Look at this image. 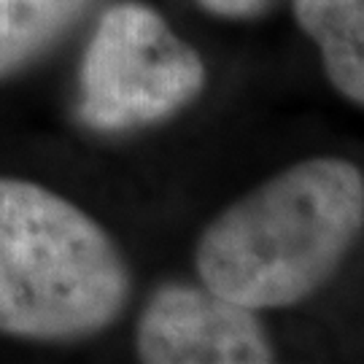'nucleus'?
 I'll return each mask as SVG.
<instances>
[{
  "mask_svg": "<svg viewBox=\"0 0 364 364\" xmlns=\"http://www.w3.org/2000/svg\"><path fill=\"white\" fill-rule=\"evenodd\" d=\"M362 227V170L316 156L221 210L197 240L195 267L205 287L243 308H289L335 275Z\"/></svg>",
  "mask_w": 364,
  "mask_h": 364,
  "instance_id": "1",
  "label": "nucleus"
},
{
  "mask_svg": "<svg viewBox=\"0 0 364 364\" xmlns=\"http://www.w3.org/2000/svg\"><path fill=\"white\" fill-rule=\"evenodd\" d=\"M130 267L100 221L30 178L0 176V335L78 343L119 321Z\"/></svg>",
  "mask_w": 364,
  "mask_h": 364,
  "instance_id": "2",
  "label": "nucleus"
},
{
  "mask_svg": "<svg viewBox=\"0 0 364 364\" xmlns=\"http://www.w3.org/2000/svg\"><path fill=\"white\" fill-rule=\"evenodd\" d=\"M195 46L141 0L108 6L84 46L76 117L95 132H127L178 114L205 90Z\"/></svg>",
  "mask_w": 364,
  "mask_h": 364,
  "instance_id": "3",
  "label": "nucleus"
},
{
  "mask_svg": "<svg viewBox=\"0 0 364 364\" xmlns=\"http://www.w3.org/2000/svg\"><path fill=\"white\" fill-rule=\"evenodd\" d=\"M138 359L149 364H264L273 346L257 311L205 284H162L149 297L135 332Z\"/></svg>",
  "mask_w": 364,
  "mask_h": 364,
  "instance_id": "4",
  "label": "nucleus"
},
{
  "mask_svg": "<svg viewBox=\"0 0 364 364\" xmlns=\"http://www.w3.org/2000/svg\"><path fill=\"white\" fill-rule=\"evenodd\" d=\"M305 36L321 52L326 78L364 105V0H291Z\"/></svg>",
  "mask_w": 364,
  "mask_h": 364,
  "instance_id": "5",
  "label": "nucleus"
},
{
  "mask_svg": "<svg viewBox=\"0 0 364 364\" xmlns=\"http://www.w3.org/2000/svg\"><path fill=\"white\" fill-rule=\"evenodd\" d=\"M95 0H0V81L38 63Z\"/></svg>",
  "mask_w": 364,
  "mask_h": 364,
  "instance_id": "6",
  "label": "nucleus"
},
{
  "mask_svg": "<svg viewBox=\"0 0 364 364\" xmlns=\"http://www.w3.org/2000/svg\"><path fill=\"white\" fill-rule=\"evenodd\" d=\"M205 11L216 14V16H227V19H243V16H254L264 9L267 0H197Z\"/></svg>",
  "mask_w": 364,
  "mask_h": 364,
  "instance_id": "7",
  "label": "nucleus"
}]
</instances>
